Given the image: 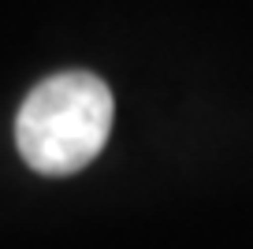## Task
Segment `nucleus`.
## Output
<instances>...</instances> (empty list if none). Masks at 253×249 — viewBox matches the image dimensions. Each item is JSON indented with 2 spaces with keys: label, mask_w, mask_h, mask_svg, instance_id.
I'll list each match as a JSON object with an SVG mask.
<instances>
[{
  "label": "nucleus",
  "mask_w": 253,
  "mask_h": 249,
  "mask_svg": "<svg viewBox=\"0 0 253 249\" xmlns=\"http://www.w3.org/2000/svg\"><path fill=\"white\" fill-rule=\"evenodd\" d=\"M112 89L89 71H63L26 93L15 116L19 156L38 175H75L112 134Z\"/></svg>",
  "instance_id": "f257e3e1"
}]
</instances>
